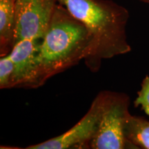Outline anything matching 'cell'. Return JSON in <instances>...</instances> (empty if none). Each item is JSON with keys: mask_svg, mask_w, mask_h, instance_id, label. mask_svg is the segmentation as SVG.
I'll use <instances>...</instances> for the list:
<instances>
[{"mask_svg": "<svg viewBox=\"0 0 149 149\" xmlns=\"http://www.w3.org/2000/svg\"><path fill=\"white\" fill-rule=\"evenodd\" d=\"M57 2V0H15L13 46L24 40H42Z\"/></svg>", "mask_w": 149, "mask_h": 149, "instance_id": "cell-4", "label": "cell"}, {"mask_svg": "<svg viewBox=\"0 0 149 149\" xmlns=\"http://www.w3.org/2000/svg\"><path fill=\"white\" fill-rule=\"evenodd\" d=\"M109 92H102L96 97L88 111L66 133L26 149H67L89 146L97 131Z\"/></svg>", "mask_w": 149, "mask_h": 149, "instance_id": "cell-5", "label": "cell"}, {"mask_svg": "<svg viewBox=\"0 0 149 149\" xmlns=\"http://www.w3.org/2000/svg\"><path fill=\"white\" fill-rule=\"evenodd\" d=\"M124 135L134 148L149 149V121L130 115L124 126Z\"/></svg>", "mask_w": 149, "mask_h": 149, "instance_id": "cell-8", "label": "cell"}, {"mask_svg": "<svg viewBox=\"0 0 149 149\" xmlns=\"http://www.w3.org/2000/svg\"><path fill=\"white\" fill-rule=\"evenodd\" d=\"M41 40H24L15 44L8 54L14 63V87H37Z\"/></svg>", "mask_w": 149, "mask_h": 149, "instance_id": "cell-6", "label": "cell"}, {"mask_svg": "<svg viewBox=\"0 0 149 149\" xmlns=\"http://www.w3.org/2000/svg\"><path fill=\"white\" fill-rule=\"evenodd\" d=\"M144 1H147V2H149V0H144Z\"/></svg>", "mask_w": 149, "mask_h": 149, "instance_id": "cell-11", "label": "cell"}, {"mask_svg": "<svg viewBox=\"0 0 149 149\" xmlns=\"http://www.w3.org/2000/svg\"><path fill=\"white\" fill-rule=\"evenodd\" d=\"M129 97L123 93L109 92L97 131L89 146L93 149L134 148L124 135V126L130 116Z\"/></svg>", "mask_w": 149, "mask_h": 149, "instance_id": "cell-3", "label": "cell"}, {"mask_svg": "<svg viewBox=\"0 0 149 149\" xmlns=\"http://www.w3.org/2000/svg\"><path fill=\"white\" fill-rule=\"evenodd\" d=\"M135 106L140 107L149 115V76H146L141 83V89L137 93V97L135 101Z\"/></svg>", "mask_w": 149, "mask_h": 149, "instance_id": "cell-10", "label": "cell"}, {"mask_svg": "<svg viewBox=\"0 0 149 149\" xmlns=\"http://www.w3.org/2000/svg\"><path fill=\"white\" fill-rule=\"evenodd\" d=\"M93 40L88 30L60 3H57L47 31L41 40L37 87L90 56Z\"/></svg>", "mask_w": 149, "mask_h": 149, "instance_id": "cell-2", "label": "cell"}, {"mask_svg": "<svg viewBox=\"0 0 149 149\" xmlns=\"http://www.w3.org/2000/svg\"><path fill=\"white\" fill-rule=\"evenodd\" d=\"M12 87H14V63L8 54L0 59V88Z\"/></svg>", "mask_w": 149, "mask_h": 149, "instance_id": "cell-9", "label": "cell"}, {"mask_svg": "<svg viewBox=\"0 0 149 149\" xmlns=\"http://www.w3.org/2000/svg\"><path fill=\"white\" fill-rule=\"evenodd\" d=\"M85 26L93 40L92 51L86 64L92 71L100 68L103 59L131 51L126 28L128 10L109 0H57Z\"/></svg>", "mask_w": 149, "mask_h": 149, "instance_id": "cell-1", "label": "cell"}, {"mask_svg": "<svg viewBox=\"0 0 149 149\" xmlns=\"http://www.w3.org/2000/svg\"><path fill=\"white\" fill-rule=\"evenodd\" d=\"M15 34V0H0L1 55L10 53Z\"/></svg>", "mask_w": 149, "mask_h": 149, "instance_id": "cell-7", "label": "cell"}]
</instances>
